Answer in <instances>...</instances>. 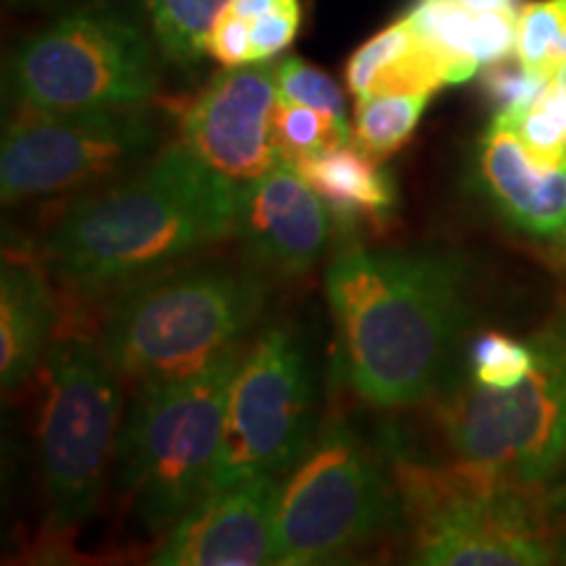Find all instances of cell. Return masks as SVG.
I'll return each instance as SVG.
<instances>
[{
	"mask_svg": "<svg viewBox=\"0 0 566 566\" xmlns=\"http://www.w3.org/2000/svg\"><path fill=\"white\" fill-rule=\"evenodd\" d=\"M491 124L512 129L535 158L566 163V90L554 80L525 111L512 116H493Z\"/></svg>",
	"mask_w": 566,
	"mask_h": 566,
	"instance_id": "obj_20",
	"label": "cell"
},
{
	"mask_svg": "<svg viewBox=\"0 0 566 566\" xmlns=\"http://www.w3.org/2000/svg\"><path fill=\"white\" fill-rule=\"evenodd\" d=\"M9 90L17 111L139 108L158 92V69L132 13L87 3L61 11L13 48Z\"/></svg>",
	"mask_w": 566,
	"mask_h": 566,
	"instance_id": "obj_9",
	"label": "cell"
},
{
	"mask_svg": "<svg viewBox=\"0 0 566 566\" xmlns=\"http://www.w3.org/2000/svg\"><path fill=\"white\" fill-rule=\"evenodd\" d=\"M242 346L202 370L139 380L124 412L113 485L147 533L163 535L208 491Z\"/></svg>",
	"mask_w": 566,
	"mask_h": 566,
	"instance_id": "obj_5",
	"label": "cell"
},
{
	"mask_svg": "<svg viewBox=\"0 0 566 566\" xmlns=\"http://www.w3.org/2000/svg\"><path fill=\"white\" fill-rule=\"evenodd\" d=\"M294 166L313 184L342 229L386 223L399 202L394 176L354 142L328 147Z\"/></svg>",
	"mask_w": 566,
	"mask_h": 566,
	"instance_id": "obj_17",
	"label": "cell"
},
{
	"mask_svg": "<svg viewBox=\"0 0 566 566\" xmlns=\"http://www.w3.org/2000/svg\"><path fill=\"white\" fill-rule=\"evenodd\" d=\"M40 378L42 537L66 543L97 514L113 475L126 412L124 375L97 338L74 334L51 346Z\"/></svg>",
	"mask_w": 566,
	"mask_h": 566,
	"instance_id": "obj_7",
	"label": "cell"
},
{
	"mask_svg": "<svg viewBox=\"0 0 566 566\" xmlns=\"http://www.w3.org/2000/svg\"><path fill=\"white\" fill-rule=\"evenodd\" d=\"M48 268L6 252L0 271V384L19 391L45 365L55 344L59 304L48 283Z\"/></svg>",
	"mask_w": 566,
	"mask_h": 566,
	"instance_id": "obj_16",
	"label": "cell"
},
{
	"mask_svg": "<svg viewBox=\"0 0 566 566\" xmlns=\"http://www.w3.org/2000/svg\"><path fill=\"white\" fill-rule=\"evenodd\" d=\"M275 82H279L281 97L321 111L323 116H328L336 124V129L346 139H352V122L346 116L344 90L325 71L296 59V55H289V59L275 63Z\"/></svg>",
	"mask_w": 566,
	"mask_h": 566,
	"instance_id": "obj_23",
	"label": "cell"
},
{
	"mask_svg": "<svg viewBox=\"0 0 566 566\" xmlns=\"http://www.w3.org/2000/svg\"><path fill=\"white\" fill-rule=\"evenodd\" d=\"M281 478H250L202 493L163 533L150 564L260 566L273 564V516Z\"/></svg>",
	"mask_w": 566,
	"mask_h": 566,
	"instance_id": "obj_14",
	"label": "cell"
},
{
	"mask_svg": "<svg viewBox=\"0 0 566 566\" xmlns=\"http://www.w3.org/2000/svg\"><path fill=\"white\" fill-rule=\"evenodd\" d=\"M160 150V129L147 111L87 113L17 111L0 150L6 205L87 192L118 179Z\"/></svg>",
	"mask_w": 566,
	"mask_h": 566,
	"instance_id": "obj_11",
	"label": "cell"
},
{
	"mask_svg": "<svg viewBox=\"0 0 566 566\" xmlns=\"http://www.w3.org/2000/svg\"><path fill=\"white\" fill-rule=\"evenodd\" d=\"M237 192L239 184L171 142L74 197L42 233L40 260L76 296H111L233 237Z\"/></svg>",
	"mask_w": 566,
	"mask_h": 566,
	"instance_id": "obj_2",
	"label": "cell"
},
{
	"mask_svg": "<svg viewBox=\"0 0 566 566\" xmlns=\"http://www.w3.org/2000/svg\"><path fill=\"white\" fill-rule=\"evenodd\" d=\"M535 363L533 342H516V338L485 331L467 346V375L472 384L485 388H512L525 380L530 367Z\"/></svg>",
	"mask_w": 566,
	"mask_h": 566,
	"instance_id": "obj_21",
	"label": "cell"
},
{
	"mask_svg": "<svg viewBox=\"0 0 566 566\" xmlns=\"http://www.w3.org/2000/svg\"><path fill=\"white\" fill-rule=\"evenodd\" d=\"M208 53L218 63H223L226 69L252 63L250 24L242 17H237L231 9H223L210 30Z\"/></svg>",
	"mask_w": 566,
	"mask_h": 566,
	"instance_id": "obj_27",
	"label": "cell"
},
{
	"mask_svg": "<svg viewBox=\"0 0 566 566\" xmlns=\"http://www.w3.org/2000/svg\"><path fill=\"white\" fill-rule=\"evenodd\" d=\"M551 80L522 66L520 61H501L485 66L483 90L493 105V116H512L537 101Z\"/></svg>",
	"mask_w": 566,
	"mask_h": 566,
	"instance_id": "obj_25",
	"label": "cell"
},
{
	"mask_svg": "<svg viewBox=\"0 0 566 566\" xmlns=\"http://www.w3.org/2000/svg\"><path fill=\"white\" fill-rule=\"evenodd\" d=\"M433 101L430 92H373L357 97L352 142L378 163L399 153Z\"/></svg>",
	"mask_w": 566,
	"mask_h": 566,
	"instance_id": "obj_18",
	"label": "cell"
},
{
	"mask_svg": "<svg viewBox=\"0 0 566 566\" xmlns=\"http://www.w3.org/2000/svg\"><path fill=\"white\" fill-rule=\"evenodd\" d=\"M472 184L501 223L566 263V163H546L491 124L472 153Z\"/></svg>",
	"mask_w": 566,
	"mask_h": 566,
	"instance_id": "obj_15",
	"label": "cell"
},
{
	"mask_svg": "<svg viewBox=\"0 0 566 566\" xmlns=\"http://www.w3.org/2000/svg\"><path fill=\"white\" fill-rule=\"evenodd\" d=\"M275 101L273 63L226 69L181 113V142L233 184L258 179L281 163L273 137Z\"/></svg>",
	"mask_w": 566,
	"mask_h": 566,
	"instance_id": "obj_12",
	"label": "cell"
},
{
	"mask_svg": "<svg viewBox=\"0 0 566 566\" xmlns=\"http://www.w3.org/2000/svg\"><path fill=\"white\" fill-rule=\"evenodd\" d=\"M551 493H554V509L558 516V527H562V554L566 562V483L558 488H551Z\"/></svg>",
	"mask_w": 566,
	"mask_h": 566,
	"instance_id": "obj_31",
	"label": "cell"
},
{
	"mask_svg": "<svg viewBox=\"0 0 566 566\" xmlns=\"http://www.w3.org/2000/svg\"><path fill=\"white\" fill-rule=\"evenodd\" d=\"M160 51L174 63H195L208 53V38L229 0H142Z\"/></svg>",
	"mask_w": 566,
	"mask_h": 566,
	"instance_id": "obj_19",
	"label": "cell"
},
{
	"mask_svg": "<svg viewBox=\"0 0 566 566\" xmlns=\"http://www.w3.org/2000/svg\"><path fill=\"white\" fill-rule=\"evenodd\" d=\"M394 535L401 537V495L388 449L367 443L344 417H323L281 475L273 564L346 562Z\"/></svg>",
	"mask_w": 566,
	"mask_h": 566,
	"instance_id": "obj_6",
	"label": "cell"
},
{
	"mask_svg": "<svg viewBox=\"0 0 566 566\" xmlns=\"http://www.w3.org/2000/svg\"><path fill=\"white\" fill-rule=\"evenodd\" d=\"M265 304L260 268L187 260L111 294L97 342L132 384L187 375L242 346Z\"/></svg>",
	"mask_w": 566,
	"mask_h": 566,
	"instance_id": "obj_4",
	"label": "cell"
},
{
	"mask_svg": "<svg viewBox=\"0 0 566 566\" xmlns=\"http://www.w3.org/2000/svg\"><path fill=\"white\" fill-rule=\"evenodd\" d=\"M386 449L409 564L543 566L564 558L551 485H514L454 459L422 462L394 438Z\"/></svg>",
	"mask_w": 566,
	"mask_h": 566,
	"instance_id": "obj_3",
	"label": "cell"
},
{
	"mask_svg": "<svg viewBox=\"0 0 566 566\" xmlns=\"http://www.w3.org/2000/svg\"><path fill=\"white\" fill-rule=\"evenodd\" d=\"M530 342L535 363L522 384L485 388L457 378L436 399V428L454 462L546 488L566 470V302Z\"/></svg>",
	"mask_w": 566,
	"mask_h": 566,
	"instance_id": "obj_8",
	"label": "cell"
},
{
	"mask_svg": "<svg viewBox=\"0 0 566 566\" xmlns=\"http://www.w3.org/2000/svg\"><path fill=\"white\" fill-rule=\"evenodd\" d=\"M321 420L315 373L300 334L286 325L263 331L244 349L231 380L208 491L250 478H281L313 441Z\"/></svg>",
	"mask_w": 566,
	"mask_h": 566,
	"instance_id": "obj_10",
	"label": "cell"
},
{
	"mask_svg": "<svg viewBox=\"0 0 566 566\" xmlns=\"http://www.w3.org/2000/svg\"><path fill=\"white\" fill-rule=\"evenodd\" d=\"M334 216L294 163L239 184L233 237L247 263L275 275L310 273L328 252Z\"/></svg>",
	"mask_w": 566,
	"mask_h": 566,
	"instance_id": "obj_13",
	"label": "cell"
},
{
	"mask_svg": "<svg viewBox=\"0 0 566 566\" xmlns=\"http://www.w3.org/2000/svg\"><path fill=\"white\" fill-rule=\"evenodd\" d=\"M451 3L475 13H516L520 17L522 11V0H451Z\"/></svg>",
	"mask_w": 566,
	"mask_h": 566,
	"instance_id": "obj_29",
	"label": "cell"
},
{
	"mask_svg": "<svg viewBox=\"0 0 566 566\" xmlns=\"http://www.w3.org/2000/svg\"><path fill=\"white\" fill-rule=\"evenodd\" d=\"M292 6H300V0H229L226 9H231L237 17H242L247 24H252L254 19L265 17V13L292 9Z\"/></svg>",
	"mask_w": 566,
	"mask_h": 566,
	"instance_id": "obj_28",
	"label": "cell"
},
{
	"mask_svg": "<svg viewBox=\"0 0 566 566\" xmlns=\"http://www.w3.org/2000/svg\"><path fill=\"white\" fill-rule=\"evenodd\" d=\"M302 9L292 6V9H281L265 17L254 19L250 24V45H252V63L273 59L275 53L286 51L292 45L296 32H300Z\"/></svg>",
	"mask_w": 566,
	"mask_h": 566,
	"instance_id": "obj_26",
	"label": "cell"
},
{
	"mask_svg": "<svg viewBox=\"0 0 566 566\" xmlns=\"http://www.w3.org/2000/svg\"><path fill=\"white\" fill-rule=\"evenodd\" d=\"M554 3L556 19H558V30H562V38H558V48H556V69L566 63V0H551Z\"/></svg>",
	"mask_w": 566,
	"mask_h": 566,
	"instance_id": "obj_30",
	"label": "cell"
},
{
	"mask_svg": "<svg viewBox=\"0 0 566 566\" xmlns=\"http://www.w3.org/2000/svg\"><path fill=\"white\" fill-rule=\"evenodd\" d=\"M415 40L417 34L412 30V24L401 17L399 21H394L391 27H386V30H380L375 38L367 40L365 45H359L349 63H346V87H349L352 95H367L375 80H378L396 59H401V55L415 45Z\"/></svg>",
	"mask_w": 566,
	"mask_h": 566,
	"instance_id": "obj_24",
	"label": "cell"
},
{
	"mask_svg": "<svg viewBox=\"0 0 566 566\" xmlns=\"http://www.w3.org/2000/svg\"><path fill=\"white\" fill-rule=\"evenodd\" d=\"M338 370L375 409L436 401L459 378L472 310L470 260L443 250L344 247L325 271Z\"/></svg>",
	"mask_w": 566,
	"mask_h": 566,
	"instance_id": "obj_1",
	"label": "cell"
},
{
	"mask_svg": "<svg viewBox=\"0 0 566 566\" xmlns=\"http://www.w3.org/2000/svg\"><path fill=\"white\" fill-rule=\"evenodd\" d=\"M554 82H556V84H562V87L566 90V63H562V66L556 69V74H554Z\"/></svg>",
	"mask_w": 566,
	"mask_h": 566,
	"instance_id": "obj_32",
	"label": "cell"
},
{
	"mask_svg": "<svg viewBox=\"0 0 566 566\" xmlns=\"http://www.w3.org/2000/svg\"><path fill=\"white\" fill-rule=\"evenodd\" d=\"M273 137L279 147L281 160L300 163L310 155H317L334 145H349L336 124L321 111L307 108V105L286 101L279 95L273 108Z\"/></svg>",
	"mask_w": 566,
	"mask_h": 566,
	"instance_id": "obj_22",
	"label": "cell"
}]
</instances>
